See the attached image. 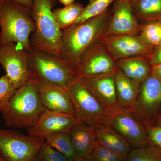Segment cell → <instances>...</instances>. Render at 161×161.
I'll list each match as a JSON object with an SVG mask.
<instances>
[{
	"mask_svg": "<svg viewBox=\"0 0 161 161\" xmlns=\"http://www.w3.org/2000/svg\"><path fill=\"white\" fill-rule=\"evenodd\" d=\"M111 15L112 8H109L99 15L62 30L61 59L77 68L81 55L103 36Z\"/></svg>",
	"mask_w": 161,
	"mask_h": 161,
	"instance_id": "6da1fadb",
	"label": "cell"
},
{
	"mask_svg": "<svg viewBox=\"0 0 161 161\" xmlns=\"http://www.w3.org/2000/svg\"><path fill=\"white\" fill-rule=\"evenodd\" d=\"M45 109L38 95L36 80L31 77L16 90L8 105L1 113L6 126L28 130Z\"/></svg>",
	"mask_w": 161,
	"mask_h": 161,
	"instance_id": "7a4b0ae2",
	"label": "cell"
},
{
	"mask_svg": "<svg viewBox=\"0 0 161 161\" xmlns=\"http://www.w3.org/2000/svg\"><path fill=\"white\" fill-rule=\"evenodd\" d=\"M0 47L17 43L29 52L30 36L35 31L31 8L11 0H4L0 7Z\"/></svg>",
	"mask_w": 161,
	"mask_h": 161,
	"instance_id": "3957f363",
	"label": "cell"
},
{
	"mask_svg": "<svg viewBox=\"0 0 161 161\" xmlns=\"http://www.w3.org/2000/svg\"><path fill=\"white\" fill-rule=\"evenodd\" d=\"M55 4V0H34L31 8L35 30L30 38V44L32 48L61 59L62 30L53 14Z\"/></svg>",
	"mask_w": 161,
	"mask_h": 161,
	"instance_id": "277c9868",
	"label": "cell"
},
{
	"mask_svg": "<svg viewBox=\"0 0 161 161\" xmlns=\"http://www.w3.org/2000/svg\"><path fill=\"white\" fill-rule=\"evenodd\" d=\"M28 52L31 77L63 87L78 78L76 67L65 60L32 47Z\"/></svg>",
	"mask_w": 161,
	"mask_h": 161,
	"instance_id": "5b68a950",
	"label": "cell"
},
{
	"mask_svg": "<svg viewBox=\"0 0 161 161\" xmlns=\"http://www.w3.org/2000/svg\"><path fill=\"white\" fill-rule=\"evenodd\" d=\"M64 88L71 100L74 116L78 122L94 127L108 125L112 113L103 106L79 78Z\"/></svg>",
	"mask_w": 161,
	"mask_h": 161,
	"instance_id": "8992f818",
	"label": "cell"
},
{
	"mask_svg": "<svg viewBox=\"0 0 161 161\" xmlns=\"http://www.w3.org/2000/svg\"><path fill=\"white\" fill-rule=\"evenodd\" d=\"M44 141L16 130L0 129V156L5 161H33Z\"/></svg>",
	"mask_w": 161,
	"mask_h": 161,
	"instance_id": "52a82bcc",
	"label": "cell"
},
{
	"mask_svg": "<svg viewBox=\"0 0 161 161\" xmlns=\"http://www.w3.org/2000/svg\"><path fill=\"white\" fill-rule=\"evenodd\" d=\"M0 64L17 89L31 78L29 52L17 43L0 47Z\"/></svg>",
	"mask_w": 161,
	"mask_h": 161,
	"instance_id": "ba28073f",
	"label": "cell"
},
{
	"mask_svg": "<svg viewBox=\"0 0 161 161\" xmlns=\"http://www.w3.org/2000/svg\"><path fill=\"white\" fill-rule=\"evenodd\" d=\"M116 62L100 39L94 42L81 55L77 66L78 78L116 71Z\"/></svg>",
	"mask_w": 161,
	"mask_h": 161,
	"instance_id": "9c48e42d",
	"label": "cell"
},
{
	"mask_svg": "<svg viewBox=\"0 0 161 161\" xmlns=\"http://www.w3.org/2000/svg\"><path fill=\"white\" fill-rule=\"evenodd\" d=\"M100 40L116 62L135 57L149 58L157 47L145 43L136 35L102 36Z\"/></svg>",
	"mask_w": 161,
	"mask_h": 161,
	"instance_id": "30bf717a",
	"label": "cell"
},
{
	"mask_svg": "<svg viewBox=\"0 0 161 161\" xmlns=\"http://www.w3.org/2000/svg\"><path fill=\"white\" fill-rule=\"evenodd\" d=\"M141 26L133 14L130 0H116L113 3L111 18L102 36L138 35Z\"/></svg>",
	"mask_w": 161,
	"mask_h": 161,
	"instance_id": "8fae6325",
	"label": "cell"
},
{
	"mask_svg": "<svg viewBox=\"0 0 161 161\" xmlns=\"http://www.w3.org/2000/svg\"><path fill=\"white\" fill-rule=\"evenodd\" d=\"M115 72L78 78L103 106L111 113L119 109Z\"/></svg>",
	"mask_w": 161,
	"mask_h": 161,
	"instance_id": "7c38bea8",
	"label": "cell"
},
{
	"mask_svg": "<svg viewBox=\"0 0 161 161\" xmlns=\"http://www.w3.org/2000/svg\"><path fill=\"white\" fill-rule=\"evenodd\" d=\"M78 122L73 115L45 109L36 123L27 130L28 135L45 141L52 134L70 131Z\"/></svg>",
	"mask_w": 161,
	"mask_h": 161,
	"instance_id": "4fadbf2b",
	"label": "cell"
},
{
	"mask_svg": "<svg viewBox=\"0 0 161 161\" xmlns=\"http://www.w3.org/2000/svg\"><path fill=\"white\" fill-rule=\"evenodd\" d=\"M108 125L134 147L149 144L147 128L130 113L117 110L112 112Z\"/></svg>",
	"mask_w": 161,
	"mask_h": 161,
	"instance_id": "5bb4252c",
	"label": "cell"
},
{
	"mask_svg": "<svg viewBox=\"0 0 161 161\" xmlns=\"http://www.w3.org/2000/svg\"><path fill=\"white\" fill-rule=\"evenodd\" d=\"M161 108V78L151 74L140 84L135 114L146 120L153 119Z\"/></svg>",
	"mask_w": 161,
	"mask_h": 161,
	"instance_id": "9a60e30c",
	"label": "cell"
},
{
	"mask_svg": "<svg viewBox=\"0 0 161 161\" xmlns=\"http://www.w3.org/2000/svg\"><path fill=\"white\" fill-rule=\"evenodd\" d=\"M33 78L36 80L40 101L45 109L74 115L71 100L64 87Z\"/></svg>",
	"mask_w": 161,
	"mask_h": 161,
	"instance_id": "2e32d148",
	"label": "cell"
},
{
	"mask_svg": "<svg viewBox=\"0 0 161 161\" xmlns=\"http://www.w3.org/2000/svg\"><path fill=\"white\" fill-rule=\"evenodd\" d=\"M140 84L128 78L119 69L116 70L115 85L119 110L135 113Z\"/></svg>",
	"mask_w": 161,
	"mask_h": 161,
	"instance_id": "e0dca14e",
	"label": "cell"
},
{
	"mask_svg": "<svg viewBox=\"0 0 161 161\" xmlns=\"http://www.w3.org/2000/svg\"><path fill=\"white\" fill-rule=\"evenodd\" d=\"M73 147L78 158H91L98 144L95 127L78 122L69 132Z\"/></svg>",
	"mask_w": 161,
	"mask_h": 161,
	"instance_id": "ac0fdd59",
	"label": "cell"
},
{
	"mask_svg": "<svg viewBox=\"0 0 161 161\" xmlns=\"http://www.w3.org/2000/svg\"><path fill=\"white\" fill-rule=\"evenodd\" d=\"M95 127L97 142L99 145L127 158L131 150V146L124 137L108 125Z\"/></svg>",
	"mask_w": 161,
	"mask_h": 161,
	"instance_id": "d6986e66",
	"label": "cell"
},
{
	"mask_svg": "<svg viewBox=\"0 0 161 161\" xmlns=\"http://www.w3.org/2000/svg\"><path fill=\"white\" fill-rule=\"evenodd\" d=\"M117 67L130 79L141 83L151 74V65L147 57H135L119 60Z\"/></svg>",
	"mask_w": 161,
	"mask_h": 161,
	"instance_id": "ffe728a7",
	"label": "cell"
},
{
	"mask_svg": "<svg viewBox=\"0 0 161 161\" xmlns=\"http://www.w3.org/2000/svg\"><path fill=\"white\" fill-rule=\"evenodd\" d=\"M132 11L138 21L161 22V0H130Z\"/></svg>",
	"mask_w": 161,
	"mask_h": 161,
	"instance_id": "44dd1931",
	"label": "cell"
},
{
	"mask_svg": "<svg viewBox=\"0 0 161 161\" xmlns=\"http://www.w3.org/2000/svg\"><path fill=\"white\" fill-rule=\"evenodd\" d=\"M84 7L81 3H75L63 8L53 10L55 19L60 29L63 30L75 25Z\"/></svg>",
	"mask_w": 161,
	"mask_h": 161,
	"instance_id": "7402d4cb",
	"label": "cell"
},
{
	"mask_svg": "<svg viewBox=\"0 0 161 161\" xmlns=\"http://www.w3.org/2000/svg\"><path fill=\"white\" fill-rule=\"evenodd\" d=\"M69 132H57L47 137L45 141L50 146L65 156L69 161H72L78 157L72 145Z\"/></svg>",
	"mask_w": 161,
	"mask_h": 161,
	"instance_id": "603a6c76",
	"label": "cell"
},
{
	"mask_svg": "<svg viewBox=\"0 0 161 161\" xmlns=\"http://www.w3.org/2000/svg\"><path fill=\"white\" fill-rule=\"evenodd\" d=\"M126 161H161V149L151 144L134 147L128 154Z\"/></svg>",
	"mask_w": 161,
	"mask_h": 161,
	"instance_id": "cb8c5ba5",
	"label": "cell"
},
{
	"mask_svg": "<svg viewBox=\"0 0 161 161\" xmlns=\"http://www.w3.org/2000/svg\"><path fill=\"white\" fill-rule=\"evenodd\" d=\"M161 22H145L141 24L138 36L145 43L151 46H160Z\"/></svg>",
	"mask_w": 161,
	"mask_h": 161,
	"instance_id": "d4e9b609",
	"label": "cell"
},
{
	"mask_svg": "<svg viewBox=\"0 0 161 161\" xmlns=\"http://www.w3.org/2000/svg\"><path fill=\"white\" fill-rule=\"evenodd\" d=\"M116 0H89L75 24H80L103 13Z\"/></svg>",
	"mask_w": 161,
	"mask_h": 161,
	"instance_id": "484cf974",
	"label": "cell"
},
{
	"mask_svg": "<svg viewBox=\"0 0 161 161\" xmlns=\"http://www.w3.org/2000/svg\"><path fill=\"white\" fill-rule=\"evenodd\" d=\"M33 161H69L65 156L50 146L45 141Z\"/></svg>",
	"mask_w": 161,
	"mask_h": 161,
	"instance_id": "4316f807",
	"label": "cell"
},
{
	"mask_svg": "<svg viewBox=\"0 0 161 161\" xmlns=\"http://www.w3.org/2000/svg\"><path fill=\"white\" fill-rule=\"evenodd\" d=\"M16 90L7 75L0 78V112L8 105Z\"/></svg>",
	"mask_w": 161,
	"mask_h": 161,
	"instance_id": "83f0119b",
	"label": "cell"
},
{
	"mask_svg": "<svg viewBox=\"0 0 161 161\" xmlns=\"http://www.w3.org/2000/svg\"><path fill=\"white\" fill-rule=\"evenodd\" d=\"M91 158L93 161H126L127 158L111 151L97 144Z\"/></svg>",
	"mask_w": 161,
	"mask_h": 161,
	"instance_id": "f1b7e54d",
	"label": "cell"
},
{
	"mask_svg": "<svg viewBox=\"0 0 161 161\" xmlns=\"http://www.w3.org/2000/svg\"><path fill=\"white\" fill-rule=\"evenodd\" d=\"M149 144L161 149V124L155 126L147 128Z\"/></svg>",
	"mask_w": 161,
	"mask_h": 161,
	"instance_id": "f546056e",
	"label": "cell"
},
{
	"mask_svg": "<svg viewBox=\"0 0 161 161\" xmlns=\"http://www.w3.org/2000/svg\"><path fill=\"white\" fill-rule=\"evenodd\" d=\"M149 58L151 65L161 64V46L157 47Z\"/></svg>",
	"mask_w": 161,
	"mask_h": 161,
	"instance_id": "4dcf8cb0",
	"label": "cell"
},
{
	"mask_svg": "<svg viewBox=\"0 0 161 161\" xmlns=\"http://www.w3.org/2000/svg\"><path fill=\"white\" fill-rule=\"evenodd\" d=\"M151 74L161 78V64L152 65Z\"/></svg>",
	"mask_w": 161,
	"mask_h": 161,
	"instance_id": "1f68e13d",
	"label": "cell"
},
{
	"mask_svg": "<svg viewBox=\"0 0 161 161\" xmlns=\"http://www.w3.org/2000/svg\"><path fill=\"white\" fill-rule=\"evenodd\" d=\"M31 8L34 0H11Z\"/></svg>",
	"mask_w": 161,
	"mask_h": 161,
	"instance_id": "d6a6232c",
	"label": "cell"
},
{
	"mask_svg": "<svg viewBox=\"0 0 161 161\" xmlns=\"http://www.w3.org/2000/svg\"><path fill=\"white\" fill-rule=\"evenodd\" d=\"M59 1L64 6H67L75 3V0H59Z\"/></svg>",
	"mask_w": 161,
	"mask_h": 161,
	"instance_id": "836d02e7",
	"label": "cell"
},
{
	"mask_svg": "<svg viewBox=\"0 0 161 161\" xmlns=\"http://www.w3.org/2000/svg\"><path fill=\"white\" fill-rule=\"evenodd\" d=\"M69 161H93L91 158H78L74 160Z\"/></svg>",
	"mask_w": 161,
	"mask_h": 161,
	"instance_id": "e575fe53",
	"label": "cell"
},
{
	"mask_svg": "<svg viewBox=\"0 0 161 161\" xmlns=\"http://www.w3.org/2000/svg\"><path fill=\"white\" fill-rule=\"evenodd\" d=\"M4 0H0V7H1V5H2V3L4 2Z\"/></svg>",
	"mask_w": 161,
	"mask_h": 161,
	"instance_id": "d590c367",
	"label": "cell"
},
{
	"mask_svg": "<svg viewBox=\"0 0 161 161\" xmlns=\"http://www.w3.org/2000/svg\"><path fill=\"white\" fill-rule=\"evenodd\" d=\"M0 161H5L4 159L1 156H0Z\"/></svg>",
	"mask_w": 161,
	"mask_h": 161,
	"instance_id": "8d00e7d4",
	"label": "cell"
},
{
	"mask_svg": "<svg viewBox=\"0 0 161 161\" xmlns=\"http://www.w3.org/2000/svg\"><path fill=\"white\" fill-rule=\"evenodd\" d=\"M160 46H161V30Z\"/></svg>",
	"mask_w": 161,
	"mask_h": 161,
	"instance_id": "74e56055",
	"label": "cell"
},
{
	"mask_svg": "<svg viewBox=\"0 0 161 161\" xmlns=\"http://www.w3.org/2000/svg\"><path fill=\"white\" fill-rule=\"evenodd\" d=\"M160 121H161V117H160Z\"/></svg>",
	"mask_w": 161,
	"mask_h": 161,
	"instance_id": "f35d334b",
	"label": "cell"
},
{
	"mask_svg": "<svg viewBox=\"0 0 161 161\" xmlns=\"http://www.w3.org/2000/svg\"><path fill=\"white\" fill-rule=\"evenodd\" d=\"M0 126H1V121H0Z\"/></svg>",
	"mask_w": 161,
	"mask_h": 161,
	"instance_id": "ab89813d",
	"label": "cell"
}]
</instances>
